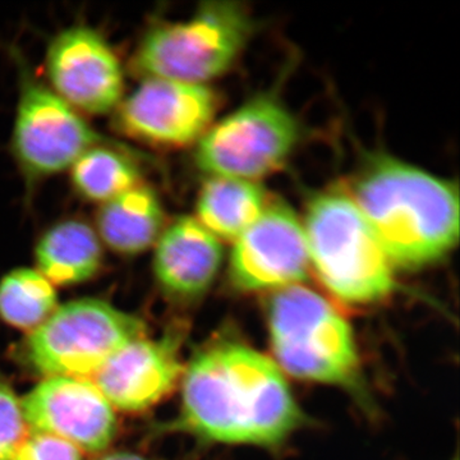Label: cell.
Here are the masks:
<instances>
[{"instance_id":"6da1fadb","label":"cell","mask_w":460,"mask_h":460,"mask_svg":"<svg viewBox=\"0 0 460 460\" xmlns=\"http://www.w3.org/2000/svg\"><path fill=\"white\" fill-rule=\"evenodd\" d=\"M301 422L279 366L247 345L215 344L187 367L180 425L205 440L269 447Z\"/></svg>"},{"instance_id":"7a4b0ae2","label":"cell","mask_w":460,"mask_h":460,"mask_svg":"<svg viewBox=\"0 0 460 460\" xmlns=\"http://www.w3.org/2000/svg\"><path fill=\"white\" fill-rule=\"evenodd\" d=\"M350 198L392 265H431L458 242V189L419 166L372 156L354 180Z\"/></svg>"},{"instance_id":"3957f363","label":"cell","mask_w":460,"mask_h":460,"mask_svg":"<svg viewBox=\"0 0 460 460\" xmlns=\"http://www.w3.org/2000/svg\"><path fill=\"white\" fill-rule=\"evenodd\" d=\"M302 224L310 266L332 295L349 304H371L394 290L392 262L349 193H317Z\"/></svg>"},{"instance_id":"277c9868","label":"cell","mask_w":460,"mask_h":460,"mask_svg":"<svg viewBox=\"0 0 460 460\" xmlns=\"http://www.w3.org/2000/svg\"><path fill=\"white\" fill-rule=\"evenodd\" d=\"M253 32L255 20L243 3H204L186 20L151 27L133 66L144 78L206 84L234 66Z\"/></svg>"},{"instance_id":"5b68a950","label":"cell","mask_w":460,"mask_h":460,"mask_svg":"<svg viewBox=\"0 0 460 460\" xmlns=\"http://www.w3.org/2000/svg\"><path fill=\"white\" fill-rule=\"evenodd\" d=\"M272 349L293 376L350 386L358 378L359 359L347 320L313 289L281 288L269 304Z\"/></svg>"},{"instance_id":"8992f818","label":"cell","mask_w":460,"mask_h":460,"mask_svg":"<svg viewBox=\"0 0 460 460\" xmlns=\"http://www.w3.org/2000/svg\"><path fill=\"white\" fill-rule=\"evenodd\" d=\"M146 337L144 321L95 298L59 305L30 332L23 356L44 377L89 378L124 345Z\"/></svg>"},{"instance_id":"52a82bcc","label":"cell","mask_w":460,"mask_h":460,"mask_svg":"<svg viewBox=\"0 0 460 460\" xmlns=\"http://www.w3.org/2000/svg\"><path fill=\"white\" fill-rule=\"evenodd\" d=\"M301 136L287 105L260 93L211 124L196 144V165L208 178L259 181L287 164Z\"/></svg>"},{"instance_id":"ba28073f","label":"cell","mask_w":460,"mask_h":460,"mask_svg":"<svg viewBox=\"0 0 460 460\" xmlns=\"http://www.w3.org/2000/svg\"><path fill=\"white\" fill-rule=\"evenodd\" d=\"M99 135L51 87L23 80L12 131V151L31 180L49 177L74 165L84 151L102 145Z\"/></svg>"},{"instance_id":"9c48e42d","label":"cell","mask_w":460,"mask_h":460,"mask_svg":"<svg viewBox=\"0 0 460 460\" xmlns=\"http://www.w3.org/2000/svg\"><path fill=\"white\" fill-rule=\"evenodd\" d=\"M219 107V95L208 84L144 78L115 108V126L146 144L186 147L210 128Z\"/></svg>"},{"instance_id":"30bf717a","label":"cell","mask_w":460,"mask_h":460,"mask_svg":"<svg viewBox=\"0 0 460 460\" xmlns=\"http://www.w3.org/2000/svg\"><path fill=\"white\" fill-rule=\"evenodd\" d=\"M310 259L304 224L284 202L268 208L234 241L229 260V277L238 289H281L307 278Z\"/></svg>"},{"instance_id":"8fae6325","label":"cell","mask_w":460,"mask_h":460,"mask_svg":"<svg viewBox=\"0 0 460 460\" xmlns=\"http://www.w3.org/2000/svg\"><path fill=\"white\" fill-rule=\"evenodd\" d=\"M45 66L51 90L77 111L109 113L122 102L124 72L119 58L91 27L72 26L54 36Z\"/></svg>"},{"instance_id":"7c38bea8","label":"cell","mask_w":460,"mask_h":460,"mask_svg":"<svg viewBox=\"0 0 460 460\" xmlns=\"http://www.w3.org/2000/svg\"><path fill=\"white\" fill-rule=\"evenodd\" d=\"M21 407L32 432L63 438L83 452H102L117 435L114 408L87 378L45 377Z\"/></svg>"},{"instance_id":"4fadbf2b","label":"cell","mask_w":460,"mask_h":460,"mask_svg":"<svg viewBox=\"0 0 460 460\" xmlns=\"http://www.w3.org/2000/svg\"><path fill=\"white\" fill-rule=\"evenodd\" d=\"M181 365L172 339H136L115 352L89 378L111 407L140 411L156 404L181 377Z\"/></svg>"},{"instance_id":"5bb4252c","label":"cell","mask_w":460,"mask_h":460,"mask_svg":"<svg viewBox=\"0 0 460 460\" xmlns=\"http://www.w3.org/2000/svg\"><path fill=\"white\" fill-rule=\"evenodd\" d=\"M222 262V242L189 215L165 226L155 243L156 280L166 293L181 298L204 295Z\"/></svg>"},{"instance_id":"9a60e30c","label":"cell","mask_w":460,"mask_h":460,"mask_svg":"<svg viewBox=\"0 0 460 460\" xmlns=\"http://www.w3.org/2000/svg\"><path fill=\"white\" fill-rule=\"evenodd\" d=\"M164 217L155 190L141 183L100 206L96 233L115 252L138 255L156 243L165 226Z\"/></svg>"},{"instance_id":"2e32d148","label":"cell","mask_w":460,"mask_h":460,"mask_svg":"<svg viewBox=\"0 0 460 460\" xmlns=\"http://www.w3.org/2000/svg\"><path fill=\"white\" fill-rule=\"evenodd\" d=\"M35 259L38 271L53 286H74L91 279L99 271L102 241L89 224L63 220L39 239Z\"/></svg>"},{"instance_id":"e0dca14e","label":"cell","mask_w":460,"mask_h":460,"mask_svg":"<svg viewBox=\"0 0 460 460\" xmlns=\"http://www.w3.org/2000/svg\"><path fill=\"white\" fill-rule=\"evenodd\" d=\"M268 205L259 181L210 177L199 190L195 217L220 242H234Z\"/></svg>"},{"instance_id":"ac0fdd59","label":"cell","mask_w":460,"mask_h":460,"mask_svg":"<svg viewBox=\"0 0 460 460\" xmlns=\"http://www.w3.org/2000/svg\"><path fill=\"white\" fill-rule=\"evenodd\" d=\"M72 183L84 199L104 202L141 184L137 164L107 145L84 151L71 166Z\"/></svg>"},{"instance_id":"d6986e66","label":"cell","mask_w":460,"mask_h":460,"mask_svg":"<svg viewBox=\"0 0 460 460\" xmlns=\"http://www.w3.org/2000/svg\"><path fill=\"white\" fill-rule=\"evenodd\" d=\"M57 307L56 288L35 269H14L0 280V317L8 325L32 332Z\"/></svg>"},{"instance_id":"ffe728a7","label":"cell","mask_w":460,"mask_h":460,"mask_svg":"<svg viewBox=\"0 0 460 460\" xmlns=\"http://www.w3.org/2000/svg\"><path fill=\"white\" fill-rule=\"evenodd\" d=\"M21 401L0 374V460H13L26 438Z\"/></svg>"},{"instance_id":"44dd1931","label":"cell","mask_w":460,"mask_h":460,"mask_svg":"<svg viewBox=\"0 0 460 460\" xmlns=\"http://www.w3.org/2000/svg\"><path fill=\"white\" fill-rule=\"evenodd\" d=\"M13 460H84L75 445L53 435L32 432L18 447Z\"/></svg>"},{"instance_id":"7402d4cb","label":"cell","mask_w":460,"mask_h":460,"mask_svg":"<svg viewBox=\"0 0 460 460\" xmlns=\"http://www.w3.org/2000/svg\"><path fill=\"white\" fill-rule=\"evenodd\" d=\"M99 460H147L145 459L144 456H137V454L128 453V452H115L107 454V456H102Z\"/></svg>"}]
</instances>
